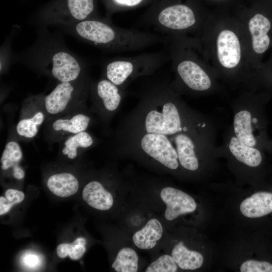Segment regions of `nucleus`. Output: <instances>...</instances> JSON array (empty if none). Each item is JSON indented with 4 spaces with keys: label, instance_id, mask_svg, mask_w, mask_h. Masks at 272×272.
Wrapping results in <instances>:
<instances>
[{
    "label": "nucleus",
    "instance_id": "f257e3e1",
    "mask_svg": "<svg viewBox=\"0 0 272 272\" xmlns=\"http://www.w3.org/2000/svg\"><path fill=\"white\" fill-rule=\"evenodd\" d=\"M144 79L137 105L117 128L116 149L172 171L193 167L216 140L215 124L183 102L165 75Z\"/></svg>",
    "mask_w": 272,
    "mask_h": 272
},
{
    "label": "nucleus",
    "instance_id": "f03ea898",
    "mask_svg": "<svg viewBox=\"0 0 272 272\" xmlns=\"http://www.w3.org/2000/svg\"><path fill=\"white\" fill-rule=\"evenodd\" d=\"M38 32L34 43L13 55L12 62L21 63L58 83L74 81L89 74L88 62L67 48L61 34L46 28Z\"/></svg>",
    "mask_w": 272,
    "mask_h": 272
},
{
    "label": "nucleus",
    "instance_id": "7ed1b4c3",
    "mask_svg": "<svg viewBox=\"0 0 272 272\" xmlns=\"http://www.w3.org/2000/svg\"><path fill=\"white\" fill-rule=\"evenodd\" d=\"M78 40L110 52H121L166 44L167 37L114 25L111 20L97 17L81 22L53 26Z\"/></svg>",
    "mask_w": 272,
    "mask_h": 272
},
{
    "label": "nucleus",
    "instance_id": "20e7f679",
    "mask_svg": "<svg viewBox=\"0 0 272 272\" xmlns=\"http://www.w3.org/2000/svg\"><path fill=\"white\" fill-rule=\"evenodd\" d=\"M269 92L240 97L232 104V126L235 135L243 143L258 148L266 153L270 141L266 105Z\"/></svg>",
    "mask_w": 272,
    "mask_h": 272
},
{
    "label": "nucleus",
    "instance_id": "39448f33",
    "mask_svg": "<svg viewBox=\"0 0 272 272\" xmlns=\"http://www.w3.org/2000/svg\"><path fill=\"white\" fill-rule=\"evenodd\" d=\"M169 56V51L164 48L157 52L110 58L102 63L101 77L126 90L135 80L156 74Z\"/></svg>",
    "mask_w": 272,
    "mask_h": 272
},
{
    "label": "nucleus",
    "instance_id": "423d86ee",
    "mask_svg": "<svg viewBox=\"0 0 272 272\" xmlns=\"http://www.w3.org/2000/svg\"><path fill=\"white\" fill-rule=\"evenodd\" d=\"M97 17L95 0H52L36 13L31 22L39 28H47Z\"/></svg>",
    "mask_w": 272,
    "mask_h": 272
},
{
    "label": "nucleus",
    "instance_id": "0eeeda50",
    "mask_svg": "<svg viewBox=\"0 0 272 272\" xmlns=\"http://www.w3.org/2000/svg\"><path fill=\"white\" fill-rule=\"evenodd\" d=\"M92 82L88 74L74 81L58 83L42 99L46 113L51 116H57L72 107L84 105L90 93Z\"/></svg>",
    "mask_w": 272,
    "mask_h": 272
},
{
    "label": "nucleus",
    "instance_id": "6e6552de",
    "mask_svg": "<svg viewBox=\"0 0 272 272\" xmlns=\"http://www.w3.org/2000/svg\"><path fill=\"white\" fill-rule=\"evenodd\" d=\"M195 14L189 6L181 4H161L143 18L141 24L152 27L160 33L188 30L196 23Z\"/></svg>",
    "mask_w": 272,
    "mask_h": 272
},
{
    "label": "nucleus",
    "instance_id": "1a4fd4ad",
    "mask_svg": "<svg viewBox=\"0 0 272 272\" xmlns=\"http://www.w3.org/2000/svg\"><path fill=\"white\" fill-rule=\"evenodd\" d=\"M265 152L250 146L239 140L234 134L231 125L226 129L222 144L217 146L218 156H225L242 166L256 171L262 177L265 163Z\"/></svg>",
    "mask_w": 272,
    "mask_h": 272
},
{
    "label": "nucleus",
    "instance_id": "9d476101",
    "mask_svg": "<svg viewBox=\"0 0 272 272\" xmlns=\"http://www.w3.org/2000/svg\"><path fill=\"white\" fill-rule=\"evenodd\" d=\"M171 54L175 63L176 79L172 82L174 88L182 85L189 92L210 91L213 86L212 80L200 65L190 58L181 57L172 51Z\"/></svg>",
    "mask_w": 272,
    "mask_h": 272
},
{
    "label": "nucleus",
    "instance_id": "9b49d317",
    "mask_svg": "<svg viewBox=\"0 0 272 272\" xmlns=\"http://www.w3.org/2000/svg\"><path fill=\"white\" fill-rule=\"evenodd\" d=\"M126 92L103 77L92 82L90 90L94 109L105 121L118 111Z\"/></svg>",
    "mask_w": 272,
    "mask_h": 272
},
{
    "label": "nucleus",
    "instance_id": "f8f14e48",
    "mask_svg": "<svg viewBox=\"0 0 272 272\" xmlns=\"http://www.w3.org/2000/svg\"><path fill=\"white\" fill-rule=\"evenodd\" d=\"M160 196L166 205L164 216L168 221L173 220L179 215L191 213L196 209L194 199L178 189L165 187L161 191Z\"/></svg>",
    "mask_w": 272,
    "mask_h": 272
},
{
    "label": "nucleus",
    "instance_id": "ddd939ff",
    "mask_svg": "<svg viewBox=\"0 0 272 272\" xmlns=\"http://www.w3.org/2000/svg\"><path fill=\"white\" fill-rule=\"evenodd\" d=\"M217 45L218 57L221 65L229 69L236 67L241 58L240 45L236 35L229 30L221 31Z\"/></svg>",
    "mask_w": 272,
    "mask_h": 272
},
{
    "label": "nucleus",
    "instance_id": "4468645a",
    "mask_svg": "<svg viewBox=\"0 0 272 272\" xmlns=\"http://www.w3.org/2000/svg\"><path fill=\"white\" fill-rule=\"evenodd\" d=\"M249 29L253 50L258 54H263L268 49L271 42L269 35L272 30L271 21L264 14L257 13L250 20Z\"/></svg>",
    "mask_w": 272,
    "mask_h": 272
},
{
    "label": "nucleus",
    "instance_id": "2eb2a0df",
    "mask_svg": "<svg viewBox=\"0 0 272 272\" xmlns=\"http://www.w3.org/2000/svg\"><path fill=\"white\" fill-rule=\"evenodd\" d=\"M92 121L87 112H82L70 116L58 117L50 124V132L54 136L72 135L86 131Z\"/></svg>",
    "mask_w": 272,
    "mask_h": 272
},
{
    "label": "nucleus",
    "instance_id": "dca6fc26",
    "mask_svg": "<svg viewBox=\"0 0 272 272\" xmlns=\"http://www.w3.org/2000/svg\"><path fill=\"white\" fill-rule=\"evenodd\" d=\"M84 200L91 207L101 211L110 209L113 203L112 194L99 181H90L83 189Z\"/></svg>",
    "mask_w": 272,
    "mask_h": 272
},
{
    "label": "nucleus",
    "instance_id": "f3484780",
    "mask_svg": "<svg viewBox=\"0 0 272 272\" xmlns=\"http://www.w3.org/2000/svg\"><path fill=\"white\" fill-rule=\"evenodd\" d=\"M163 232L160 222L156 219H151L144 228L134 234L132 241L134 245L141 249H150L155 246L161 238Z\"/></svg>",
    "mask_w": 272,
    "mask_h": 272
},
{
    "label": "nucleus",
    "instance_id": "a211bd4d",
    "mask_svg": "<svg viewBox=\"0 0 272 272\" xmlns=\"http://www.w3.org/2000/svg\"><path fill=\"white\" fill-rule=\"evenodd\" d=\"M46 184L52 193L61 197L72 196L79 189L77 178L73 174L67 172L56 173L50 176Z\"/></svg>",
    "mask_w": 272,
    "mask_h": 272
},
{
    "label": "nucleus",
    "instance_id": "6ab92c4d",
    "mask_svg": "<svg viewBox=\"0 0 272 272\" xmlns=\"http://www.w3.org/2000/svg\"><path fill=\"white\" fill-rule=\"evenodd\" d=\"M23 157V153L20 145L16 141L8 142L1 158V168L6 170L12 168L13 175L17 179H22L25 175L24 170L19 165Z\"/></svg>",
    "mask_w": 272,
    "mask_h": 272
},
{
    "label": "nucleus",
    "instance_id": "aec40b11",
    "mask_svg": "<svg viewBox=\"0 0 272 272\" xmlns=\"http://www.w3.org/2000/svg\"><path fill=\"white\" fill-rule=\"evenodd\" d=\"M171 254L177 265L182 269H198L203 262V257L201 253L187 249L182 241L175 245Z\"/></svg>",
    "mask_w": 272,
    "mask_h": 272
},
{
    "label": "nucleus",
    "instance_id": "412c9836",
    "mask_svg": "<svg viewBox=\"0 0 272 272\" xmlns=\"http://www.w3.org/2000/svg\"><path fill=\"white\" fill-rule=\"evenodd\" d=\"M95 144L93 136L86 131L70 135L64 141L61 153L70 159H75L80 150L87 149Z\"/></svg>",
    "mask_w": 272,
    "mask_h": 272
},
{
    "label": "nucleus",
    "instance_id": "4be33fe9",
    "mask_svg": "<svg viewBox=\"0 0 272 272\" xmlns=\"http://www.w3.org/2000/svg\"><path fill=\"white\" fill-rule=\"evenodd\" d=\"M45 118L42 110H37L27 117L21 118L17 123L16 129L17 134L24 138L31 139L38 132L39 127Z\"/></svg>",
    "mask_w": 272,
    "mask_h": 272
},
{
    "label": "nucleus",
    "instance_id": "5701e85b",
    "mask_svg": "<svg viewBox=\"0 0 272 272\" xmlns=\"http://www.w3.org/2000/svg\"><path fill=\"white\" fill-rule=\"evenodd\" d=\"M139 258L136 252L129 247H123L118 252L111 267L117 272H136Z\"/></svg>",
    "mask_w": 272,
    "mask_h": 272
},
{
    "label": "nucleus",
    "instance_id": "b1692460",
    "mask_svg": "<svg viewBox=\"0 0 272 272\" xmlns=\"http://www.w3.org/2000/svg\"><path fill=\"white\" fill-rule=\"evenodd\" d=\"M86 241L85 238L79 237L73 243H61L57 247V254L60 258H65L69 255L73 260L81 258L86 251L85 246Z\"/></svg>",
    "mask_w": 272,
    "mask_h": 272
},
{
    "label": "nucleus",
    "instance_id": "393cba45",
    "mask_svg": "<svg viewBox=\"0 0 272 272\" xmlns=\"http://www.w3.org/2000/svg\"><path fill=\"white\" fill-rule=\"evenodd\" d=\"M24 198L23 192L14 189H7L5 197H0V215L7 213L14 205L21 202Z\"/></svg>",
    "mask_w": 272,
    "mask_h": 272
},
{
    "label": "nucleus",
    "instance_id": "a878e982",
    "mask_svg": "<svg viewBox=\"0 0 272 272\" xmlns=\"http://www.w3.org/2000/svg\"><path fill=\"white\" fill-rule=\"evenodd\" d=\"M177 264L172 256L164 254L152 262L147 268L146 272H175Z\"/></svg>",
    "mask_w": 272,
    "mask_h": 272
},
{
    "label": "nucleus",
    "instance_id": "bb28decb",
    "mask_svg": "<svg viewBox=\"0 0 272 272\" xmlns=\"http://www.w3.org/2000/svg\"><path fill=\"white\" fill-rule=\"evenodd\" d=\"M241 272H272V263L267 261L250 259L240 266Z\"/></svg>",
    "mask_w": 272,
    "mask_h": 272
},
{
    "label": "nucleus",
    "instance_id": "cd10ccee",
    "mask_svg": "<svg viewBox=\"0 0 272 272\" xmlns=\"http://www.w3.org/2000/svg\"><path fill=\"white\" fill-rule=\"evenodd\" d=\"M144 0H106L107 13L106 18L111 20L113 13L120 9L135 7L140 5Z\"/></svg>",
    "mask_w": 272,
    "mask_h": 272
},
{
    "label": "nucleus",
    "instance_id": "c85d7f7f",
    "mask_svg": "<svg viewBox=\"0 0 272 272\" xmlns=\"http://www.w3.org/2000/svg\"><path fill=\"white\" fill-rule=\"evenodd\" d=\"M11 41L9 38L1 47V72L5 71L10 63L12 62L13 55L11 52Z\"/></svg>",
    "mask_w": 272,
    "mask_h": 272
},
{
    "label": "nucleus",
    "instance_id": "c756f323",
    "mask_svg": "<svg viewBox=\"0 0 272 272\" xmlns=\"http://www.w3.org/2000/svg\"><path fill=\"white\" fill-rule=\"evenodd\" d=\"M22 262L27 267L35 268L38 267L41 263L40 257L36 253L27 252L22 257Z\"/></svg>",
    "mask_w": 272,
    "mask_h": 272
},
{
    "label": "nucleus",
    "instance_id": "7c9ffc66",
    "mask_svg": "<svg viewBox=\"0 0 272 272\" xmlns=\"http://www.w3.org/2000/svg\"><path fill=\"white\" fill-rule=\"evenodd\" d=\"M261 84L265 87L272 89V68L265 71L260 78Z\"/></svg>",
    "mask_w": 272,
    "mask_h": 272
},
{
    "label": "nucleus",
    "instance_id": "2f4dec72",
    "mask_svg": "<svg viewBox=\"0 0 272 272\" xmlns=\"http://www.w3.org/2000/svg\"><path fill=\"white\" fill-rule=\"evenodd\" d=\"M266 153L270 154L272 157V139H270L267 149Z\"/></svg>",
    "mask_w": 272,
    "mask_h": 272
}]
</instances>
